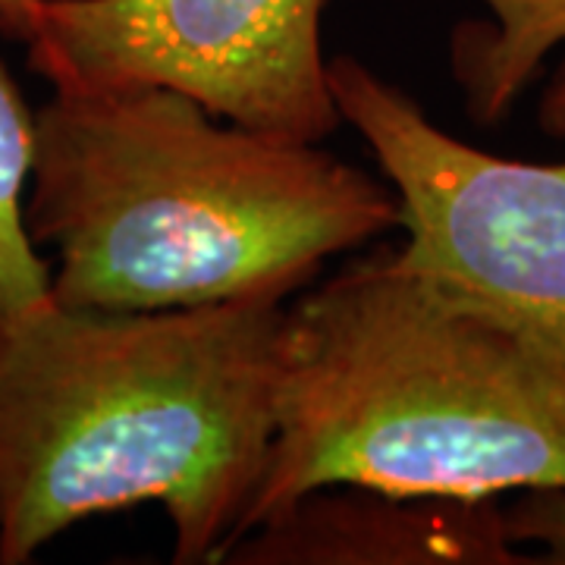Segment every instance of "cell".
<instances>
[{
    "mask_svg": "<svg viewBox=\"0 0 565 565\" xmlns=\"http://www.w3.org/2000/svg\"><path fill=\"white\" fill-rule=\"evenodd\" d=\"M323 0H41L29 66L54 88L173 85L217 117L323 141L343 122Z\"/></svg>",
    "mask_w": 565,
    "mask_h": 565,
    "instance_id": "obj_5",
    "label": "cell"
},
{
    "mask_svg": "<svg viewBox=\"0 0 565 565\" xmlns=\"http://www.w3.org/2000/svg\"><path fill=\"white\" fill-rule=\"evenodd\" d=\"M35 161V114L0 63V327L51 299V264L25 226V182Z\"/></svg>",
    "mask_w": 565,
    "mask_h": 565,
    "instance_id": "obj_8",
    "label": "cell"
},
{
    "mask_svg": "<svg viewBox=\"0 0 565 565\" xmlns=\"http://www.w3.org/2000/svg\"><path fill=\"white\" fill-rule=\"evenodd\" d=\"M286 305L102 311L0 327V565L92 515L158 503L173 563H221L277 427Z\"/></svg>",
    "mask_w": 565,
    "mask_h": 565,
    "instance_id": "obj_1",
    "label": "cell"
},
{
    "mask_svg": "<svg viewBox=\"0 0 565 565\" xmlns=\"http://www.w3.org/2000/svg\"><path fill=\"white\" fill-rule=\"evenodd\" d=\"M333 484L452 500L565 487V355L393 255L345 267L286 305L274 444L239 534Z\"/></svg>",
    "mask_w": 565,
    "mask_h": 565,
    "instance_id": "obj_3",
    "label": "cell"
},
{
    "mask_svg": "<svg viewBox=\"0 0 565 565\" xmlns=\"http://www.w3.org/2000/svg\"><path fill=\"white\" fill-rule=\"evenodd\" d=\"M25 226L51 299L161 311L289 299L327 258L399 226V199L321 141L217 117L173 85L54 88L35 110Z\"/></svg>",
    "mask_w": 565,
    "mask_h": 565,
    "instance_id": "obj_2",
    "label": "cell"
},
{
    "mask_svg": "<svg viewBox=\"0 0 565 565\" xmlns=\"http://www.w3.org/2000/svg\"><path fill=\"white\" fill-rule=\"evenodd\" d=\"M487 20L456 25L449 70L468 117L481 126L505 120L512 104L565 44V0H478Z\"/></svg>",
    "mask_w": 565,
    "mask_h": 565,
    "instance_id": "obj_7",
    "label": "cell"
},
{
    "mask_svg": "<svg viewBox=\"0 0 565 565\" xmlns=\"http://www.w3.org/2000/svg\"><path fill=\"white\" fill-rule=\"evenodd\" d=\"M233 565H512L497 500L333 484L305 493L223 550Z\"/></svg>",
    "mask_w": 565,
    "mask_h": 565,
    "instance_id": "obj_6",
    "label": "cell"
},
{
    "mask_svg": "<svg viewBox=\"0 0 565 565\" xmlns=\"http://www.w3.org/2000/svg\"><path fill=\"white\" fill-rule=\"evenodd\" d=\"M41 0H0V35L29 41Z\"/></svg>",
    "mask_w": 565,
    "mask_h": 565,
    "instance_id": "obj_10",
    "label": "cell"
},
{
    "mask_svg": "<svg viewBox=\"0 0 565 565\" xmlns=\"http://www.w3.org/2000/svg\"><path fill=\"white\" fill-rule=\"evenodd\" d=\"M327 82L399 199L405 245L393 262L565 355V161H509L452 139L349 54L327 61ZM537 122L565 136V61L544 85Z\"/></svg>",
    "mask_w": 565,
    "mask_h": 565,
    "instance_id": "obj_4",
    "label": "cell"
},
{
    "mask_svg": "<svg viewBox=\"0 0 565 565\" xmlns=\"http://www.w3.org/2000/svg\"><path fill=\"white\" fill-rule=\"evenodd\" d=\"M503 525L512 546H537L534 563L565 565V487L522 490L503 509Z\"/></svg>",
    "mask_w": 565,
    "mask_h": 565,
    "instance_id": "obj_9",
    "label": "cell"
}]
</instances>
